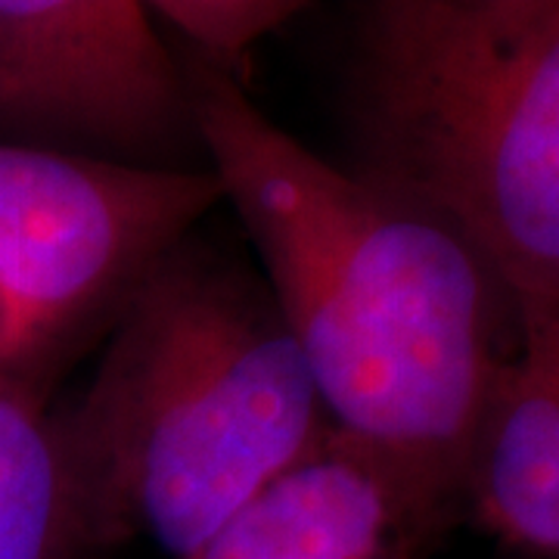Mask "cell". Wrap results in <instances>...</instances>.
Listing matches in <instances>:
<instances>
[{"mask_svg": "<svg viewBox=\"0 0 559 559\" xmlns=\"http://www.w3.org/2000/svg\"><path fill=\"white\" fill-rule=\"evenodd\" d=\"M57 432L91 550L146 538L193 559L326 419L267 289L180 240L121 296Z\"/></svg>", "mask_w": 559, "mask_h": 559, "instance_id": "2", "label": "cell"}, {"mask_svg": "<svg viewBox=\"0 0 559 559\" xmlns=\"http://www.w3.org/2000/svg\"><path fill=\"white\" fill-rule=\"evenodd\" d=\"M463 503L507 547L559 559V311L520 320L481 417Z\"/></svg>", "mask_w": 559, "mask_h": 559, "instance_id": "7", "label": "cell"}, {"mask_svg": "<svg viewBox=\"0 0 559 559\" xmlns=\"http://www.w3.org/2000/svg\"><path fill=\"white\" fill-rule=\"evenodd\" d=\"M87 550L57 417L35 373L0 370V559H79Z\"/></svg>", "mask_w": 559, "mask_h": 559, "instance_id": "8", "label": "cell"}, {"mask_svg": "<svg viewBox=\"0 0 559 559\" xmlns=\"http://www.w3.org/2000/svg\"><path fill=\"white\" fill-rule=\"evenodd\" d=\"M305 0H143V7L171 22L200 47V57L234 75L252 47L277 32Z\"/></svg>", "mask_w": 559, "mask_h": 559, "instance_id": "9", "label": "cell"}, {"mask_svg": "<svg viewBox=\"0 0 559 559\" xmlns=\"http://www.w3.org/2000/svg\"><path fill=\"white\" fill-rule=\"evenodd\" d=\"M187 81L205 168L259 246L330 436L377 463L432 535L463 503L520 340L513 301L441 215L308 150L230 72L200 57Z\"/></svg>", "mask_w": 559, "mask_h": 559, "instance_id": "1", "label": "cell"}, {"mask_svg": "<svg viewBox=\"0 0 559 559\" xmlns=\"http://www.w3.org/2000/svg\"><path fill=\"white\" fill-rule=\"evenodd\" d=\"M0 140L205 168L187 69L143 0H0Z\"/></svg>", "mask_w": 559, "mask_h": 559, "instance_id": "5", "label": "cell"}, {"mask_svg": "<svg viewBox=\"0 0 559 559\" xmlns=\"http://www.w3.org/2000/svg\"><path fill=\"white\" fill-rule=\"evenodd\" d=\"M426 538L380 466L326 429L193 559H417Z\"/></svg>", "mask_w": 559, "mask_h": 559, "instance_id": "6", "label": "cell"}, {"mask_svg": "<svg viewBox=\"0 0 559 559\" xmlns=\"http://www.w3.org/2000/svg\"><path fill=\"white\" fill-rule=\"evenodd\" d=\"M221 202L209 168H150L0 140V299L53 352Z\"/></svg>", "mask_w": 559, "mask_h": 559, "instance_id": "4", "label": "cell"}, {"mask_svg": "<svg viewBox=\"0 0 559 559\" xmlns=\"http://www.w3.org/2000/svg\"><path fill=\"white\" fill-rule=\"evenodd\" d=\"M348 109L355 171L460 230L520 320L559 311V0H380Z\"/></svg>", "mask_w": 559, "mask_h": 559, "instance_id": "3", "label": "cell"}]
</instances>
